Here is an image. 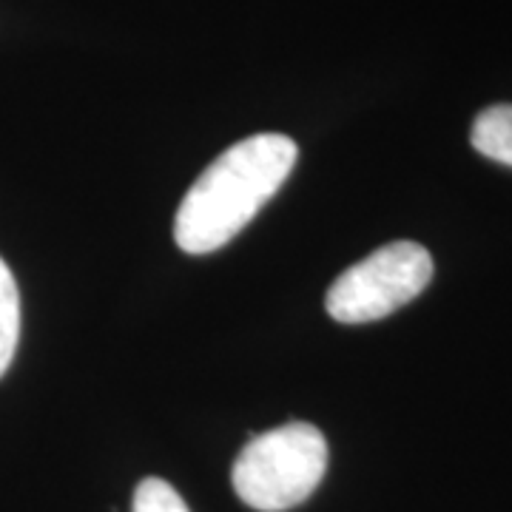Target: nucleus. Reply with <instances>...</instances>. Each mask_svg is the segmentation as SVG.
<instances>
[{
  "label": "nucleus",
  "instance_id": "f257e3e1",
  "mask_svg": "<svg viewBox=\"0 0 512 512\" xmlns=\"http://www.w3.org/2000/svg\"><path fill=\"white\" fill-rule=\"evenodd\" d=\"M299 148L285 134H251L222 151L180 202L174 239L185 254H214L285 185Z\"/></svg>",
  "mask_w": 512,
  "mask_h": 512
},
{
  "label": "nucleus",
  "instance_id": "f03ea898",
  "mask_svg": "<svg viewBox=\"0 0 512 512\" xmlns=\"http://www.w3.org/2000/svg\"><path fill=\"white\" fill-rule=\"evenodd\" d=\"M328 470V441L308 421H291L251 439L234 461L231 484L259 512H285L308 501Z\"/></svg>",
  "mask_w": 512,
  "mask_h": 512
},
{
  "label": "nucleus",
  "instance_id": "7ed1b4c3",
  "mask_svg": "<svg viewBox=\"0 0 512 512\" xmlns=\"http://www.w3.org/2000/svg\"><path fill=\"white\" fill-rule=\"evenodd\" d=\"M433 279V256L419 242H390L350 265L330 285L328 313L342 325L379 322L413 302Z\"/></svg>",
  "mask_w": 512,
  "mask_h": 512
},
{
  "label": "nucleus",
  "instance_id": "20e7f679",
  "mask_svg": "<svg viewBox=\"0 0 512 512\" xmlns=\"http://www.w3.org/2000/svg\"><path fill=\"white\" fill-rule=\"evenodd\" d=\"M470 143L487 160L512 168V106H490L476 117Z\"/></svg>",
  "mask_w": 512,
  "mask_h": 512
},
{
  "label": "nucleus",
  "instance_id": "39448f33",
  "mask_svg": "<svg viewBox=\"0 0 512 512\" xmlns=\"http://www.w3.org/2000/svg\"><path fill=\"white\" fill-rule=\"evenodd\" d=\"M20 339V291L9 265L0 259V379L12 367Z\"/></svg>",
  "mask_w": 512,
  "mask_h": 512
},
{
  "label": "nucleus",
  "instance_id": "423d86ee",
  "mask_svg": "<svg viewBox=\"0 0 512 512\" xmlns=\"http://www.w3.org/2000/svg\"><path fill=\"white\" fill-rule=\"evenodd\" d=\"M131 512H188L183 495L163 478H143L134 490Z\"/></svg>",
  "mask_w": 512,
  "mask_h": 512
}]
</instances>
